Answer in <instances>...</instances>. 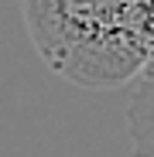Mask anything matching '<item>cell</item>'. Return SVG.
Segmentation results:
<instances>
[{"instance_id":"6da1fadb","label":"cell","mask_w":154,"mask_h":157,"mask_svg":"<svg viewBox=\"0 0 154 157\" xmlns=\"http://www.w3.org/2000/svg\"><path fill=\"white\" fill-rule=\"evenodd\" d=\"M38 58L82 89H113L151 68L154 0H21Z\"/></svg>"},{"instance_id":"7a4b0ae2","label":"cell","mask_w":154,"mask_h":157,"mask_svg":"<svg viewBox=\"0 0 154 157\" xmlns=\"http://www.w3.org/2000/svg\"><path fill=\"white\" fill-rule=\"evenodd\" d=\"M127 130L137 157H154V68H147L127 99Z\"/></svg>"},{"instance_id":"3957f363","label":"cell","mask_w":154,"mask_h":157,"mask_svg":"<svg viewBox=\"0 0 154 157\" xmlns=\"http://www.w3.org/2000/svg\"><path fill=\"white\" fill-rule=\"evenodd\" d=\"M151 68H154V14H151Z\"/></svg>"}]
</instances>
